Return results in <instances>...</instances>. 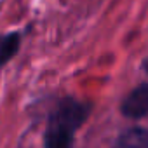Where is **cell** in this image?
<instances>
[{
  "instance_id": "1",
  "label": "cell",
  "mask_w": 148,
  "mask_h": 148,
  "mask_svg": "<svg viewBox=\"0 0 148 148\" xmlns=\"http://www.w3.org/2000/svg\"><path fill=\"white\" fill-rule=\"evenodd\" d=\"M89 112V103L63 98L49 115L44 132V148H73L75 132L86 122Z\"/></svg>"
},
{
  "instance_id": "2",
  "label": "cell",
  "mask_w": 148,
  "mask_h": 148,
  "mask_svg": "<svg viewBox=\"0 0 148 148\" xmlns=\"http://www.w3.org/2000/svg\"><path fill=\"white\" fill-rule=\"evenodd\" d=\"M120 110L129 119L145 117L148 113V84H141L132 92H129L127 98L122 101Z\"/></svg>"
},
{
  "instance_id": "3",
  "label": "cell",
  "mask_w": 148,
  "mask_h": 148,
  "mask_svg": "<svg viewBox=\"0 0 148 148\" xmlns=\"http://www.w3.org/2000/svg\"><path fill=\"white\" fill-rule=\"evenodd\" d=\"M21 38L23 37L19 32H11V33L0 35V68L4 64H7L19 52Z\"/></svg>"
},
{
  "instance_id": "4",
  "label": "cell",
  "mask_w": 148,
  "mask_h": 148,
  "mask_svg": "<svg viewBox=\"0 0 148 148\" xmlns=\"http://www.w3.org/2000/svg\"><path fill=\"white\" fill-rule=\"evenodd\" d=\"M113 148H148V131L134 127L125 132H122Z\"/></svg>"
},
{
  "instance_id": "5",
  "label": "cell",
  "mask_w": 148,
  "mask_h": 148,
  "mask_svg": "<svg viewBox=\"0 0 148 148\" xmlns=\"http://www.w3.org/2000/svg\"><path fill=\"white\" fill-rule=\"evenodd\" d=\"M143 66H145V70H146V71H148V59H146V61H145V64H143Z\"/></svg>"
}]
</instances>
